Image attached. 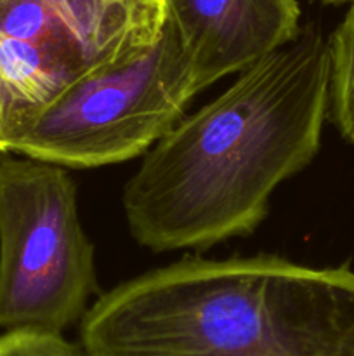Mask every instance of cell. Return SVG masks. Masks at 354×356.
I'll use <instances>...</instances> for the list:
<instances>
[{
  "label": "cell",
  "mask_w": 354,
  "mask_h": 356,
  "mask_svg": "<svg viewBox=\"0 0 354 356\" xmlns=\"http://www.w3.org/2000/svg\"><path fill=\"white\" fill-rule=\"evenodd\" d=\"M328 110V42L307 26L146 153L121 197L130 235L174 252L253 233L273 191L318 155Z\"/></svg>",
  "instance_id": "cell-1"
},
{
  "label": "cell",
  "mask_w": 354,
  "mask_h": 356,
  "mask_svg": "<svg viewBox=\"0 0 354 356\" xmlns=\"http://www.w3.org/2000/svg\"><path fill=\"white\" fill-rule=\"evenodd\" d=\"M80 344L90 356H354V270L184 257L101 296Z\"/></svg>",
  "instance_id": "cell-2"
},
{
  "label": "cell",
  "mask_w": 354,
  "mask_h": 356,
  "mask_svg": "<svg viewBox=\"0 0 354 356\" xmlns=\"http://www.w3.org/2000/svg\"><path fill=\"white\" fill-rule=\"evenodd\" d=\"M165 0H0V155L76 83L158 42Z\"/></svg>",
  "instance_id": "cell-3"
},
{
  "label": "cell",
  "mask_w": 354,
  "mask_h": 356,
  "mask_svg": "<svg viewBox=\"0 0 354 356\" xmlns=\"http://www.w3.org/2000/svg\"><path fill=\"white\" fill-rule=\"evenodd\" d=\"M97 292L68 169L0 155V329L62 334Z\"/></svg>",
  "instance_id": "cell-4"
},
{
  "label": "cell",
  "mask_w": 354,
  "mask_h": 356,
  "mask_svg": "<svg viewBox=\"0 0 354 356\" xmlns=\"http://www.w3.org/2000/svg\"><path fill=\"white\" fill-rule=\"evenodd\" d=\"M200 90L165 19L158 42L127 65L89 76L52 103L12 153L65 169H96L148 153Z\"/></svg>",
  "instance_id": "cell-5"
},
{
  "label": "cell",
  "mask_w": 354,
  "mask_h": 356,
  "mask_svg": "<svg viewBox=\"0 0 354 356\" xmlns=\"http://www.w3.org/2000/svg\"><path fill=\"white\" fill-rule=\"evenodd\" d=\"M198 90L242 73L298 37L297 0H165Z\"/></svg>",
  "instance_id": "cell-6"
},
{
  "label": "cell",
  "mask_w": 354,
  "mask_h": 356,
  "mask_svg": "<svg viewBox=\"0 0 354 356\" xmlns=\"http://www.w3.org/2000/svg\"><path fill=\"white\" fill-rule=\"evenodd\" d=\"M328 42L330 110L333 124L354 145V0Z\"/></svg>",
  "instance_id": "cell-7"
},
{
  "label": "cell",
  "mask_w": 354,
  "mask_h": 356,
  "mask_svg": "<svg viewBox=\"0 0 354 356\" xmlns=\"http://www.w3.org/2000/svg\"><path fill=\"white\" fill-rule=\"evenodd\" d=\"M0 356H90L85 348L69 343L62 334L17 329L0 334Z\"/></svg>",
  "instance_id": "cell-8"
},
{
  "label": "cell",
  "mask_w": 354,
  "mask_h": 356,
  "mask_svg": "<svg viewBox=\"0 0 354 356\" xmlns=\"http://www.w3.org/2000/svg\"><path fill=\"white\" fill-rule=\"evenodd\" d=\"M319 2L326 3V6H340V3H351L353 0H319Z\"/></svg>",
  "instance_id": "cell-9"
}]
</instances>
